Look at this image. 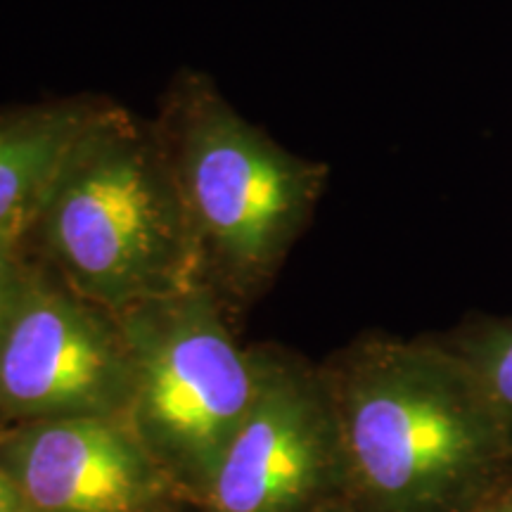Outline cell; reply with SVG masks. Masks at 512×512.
Instances as JSON below:
<instances>
[{
    "instance_id": "obj_1",
    "label": "cell",
    "mask_w": 512,
    "mask_h": 512,
    "mask_svg": "<svg viewBox=\"0 0 512 512\" xmlns=\"http://www.w3.org/2000/svg\"><path fill=\"white\" fill-rule=\"evenodd\" d=\"M363 512H465L512 456L489 401L439 335H363L320 366Z\"/></svg>"
},
{
    "instance_id": "obj_2",
    "label": "cell",
    "mask_w": 512,
    "mask_h": 512,
    "mask_svg": "<svg viewBox=\"0 0 512 512\" xmlns=\"http://www.w3.org/2000/svg\"><path fill=\"white\" fill-rule=\"evenodd\" d=\"M31 252L110 313L202 283L157 121L105 100L38 204Z\"/></svg>"
},
{
    "instance_id": "obj_3",
    "label": "cell",
    "mask_w": 512,
    "mask_h": 512,
    "mask_svg": "<svg viewBox=\"0 0 512 512\" xmlns=\"http://www.w3.org/2000/svg\"><path fill=\"white\" fill-rule=\"evenodd\" d=\"M188 211L202 283L223 304L273 280L309 226L328 166L275 143L207 74L185 69L157 119Z\"/></svg>"
},
{
    "instance_id": "obj_4",
    "label": "cell",
    "mask_w": 512,
    "mask_h": 512,
    "mask_svg": "<svg viewBox=\"0 0 512 512\" xmlns=\"http://www.w3.org/2000/svg\"><path fill=\"white\" fill-rule=\"evenodd\" d=\"M209 285L112 313L131 358L126 418L176 491L207 498L256 399L261 351L242 349Z\"/></svg>"
},
{
    "instance_id": "obj_5",
    "label": "cell",
    "mask_w": 512,
    "mask_h": 512,
    "mask_svg": "<svg viewBox=\"0 0 512 512\" xmlns=\"http://www.w3.org/2000/svg\"><path fill=\"white\" fill-rule=\"evenodd\" d=\"M131 358L117 318L31 256L0 339V418H126Z\"/></svg>"
},
{
    "instance_id": "obj_6",
    "label": "cell",
    "mask_w": 512,
    "mask_h": 512,
    "mask_svg": "<svg viewBox=\"0 0 512 512\" xmlns=\"http://www.w3.org/2000/svg\"><path fill=\"white\" fill-rule=\"evenodd\" d=\"M256 399L204 503L211 512H311L344 496L337 420L320 366L264 349Z\"/></svg>"
},
{
    "instance_id": "obj_7",
    "label": "cell",
    "mask_w": 512,
    "mask_h": 512,
    "mask_svg": "<svg viewBox=\"0 0 512 512\" xmlns=\"http://www.w3.org/2000/svg\"><path fill=\"white\" fill-rule=\"evenodd\" d=\"M0 460L27 512H155L176 491L128 418L24 422Z\"/></svg>"
},
{
    "instance_id": "obj_8",
    "label": "cell",
    "mask_w": 512,
    "mask_h": 512,
    "mask_svg": "<svg viewBox=\"0 0 512 512\" xmlns=\"http://www.w3.org/2000/svg\"><path fill=\"white\" fill-rule=\"evenodd\" d=\"M102 105L74 98L0 112V230L34 219L69 147Z\"/></svg>"
},
{
    "instance_id": "obj_9",
    "label": "cell",
    "mask_w": 512,
    "mask_h": 512,
    "mask_svg": "<svg viewBox=\"0 0 512 512\" xmlns=\"http://www.w3.org/2000/svg\"><path fill=\"white\" fill-rule=\"evenodd\" d=\"M439 339L475 375L512 456V316H470Z\"/></svg>"
},
{
    "instance_id": "obj_10",
    "label": "cell",
    "mask_w": 512,
    "mask_h": 512,
    "mask_svg": "<svg viewBox=\"0 0 512 512\" xmlns=\"http://www.w3.org/2000/svg\"><path fill=\"white\" fill-rule=\"evenodd\" d=\"M34 219L19 221L15 226L0 230V339L8 328L12 309H15L24 275L31 264V230Z\"/></svg>"
},
{
    "instance_id": "obj_11",
    "label": "cell",
    "mask_w": 512,
    "mask_h": 512,
    "mask_svg": "<svg viewBox=\"0 0 512 512\" xmlns=\"http://www.w3.org/2000/svg\"><path fill=\"white\" fill-rule=\"evenodd\" d=\"M465 512H512V463L479 501Z\"/></svg>"
},
{
    "instance_id": "obj_12",
    "label": "cell",
    "mask_w": 512,
    "mask_h": 512,
    "mask_svg": "<svg viewBox=\"0 0 512 512\" xmlns=\"http://www.w3.org/2000/svg\"><path fill=\"white\" fill-rule=\"evenodd\" d=\"M0 512H27L10 472L5 470L3 460H0Z\"/></svg>"
},
{
    "instance_id": "obj_13",
    "label": "cell",
    "mask_w": 512,
    "mask_h": 512,
    "mask_svg": "<svg viewBox=\"0 0 512 512\" xmlns=\"http://www.w3.org/2000/svg\"><path fill=\"white\" fill-rule=\"evenodd\" d=\"M311 512H363V510H358L356 505L349 501V498L339 496V498H332V501H328V503L318 505V508Z\"/></svg>"
}]
</instances>
